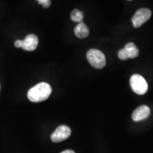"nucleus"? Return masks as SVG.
<instances>
[{"mask_svg":"<svg viewBox=\"0 0 153 153\" xmlns=\"http://www.w3.org/2000/svg\"><path fill=\"white\" fill-rule=\"evenodd\" d=\"M52 92V88L46 82H41L30 89L28 91L27 97L32 102H41L48 99Z\"/></svg>","mask_w":153,"mask_h":153,"instance_id":"f257e3e1","label":"nucleus"},{"mask_svg":"<svg viewBox=\"0 0 153 153\" xmlns=\"http://www.w3.org/2000/svg\"><path fill=\"white\" fill-rule=\"evenodd\" d=\"M87 58L90 65L97 69H102L106 66V60L104 53L99 50L90 49L87 53Z\"/></svg>","mask_w":153,"mask_h":153,"instance_id":"f03ea898","label":"nucleus"},{"mask_svg":"<svg viewBox=\"0 0 153 153\" xmlns=\"http://www.w3.org/2000/svg\"><path fill=\"white\" fill-rule=\"evenodd\" d=\"M130 85L131 89L137 94L143 95L148 91V82L144 77L140 74H135L131 76L130 79Z\"/></svg>","mask_w":153,"mask_h":153,"instance_id":"7ed1b4c3","label":"nucleus"},{"mask_svg":"<svg viewBox=\"0 0 153 153\" xmlns=\"http://www.w3.org/2000/svg\"><path fill=\"white\" fill-rule=\"evenodd\" d=\"M38 44V38L35 34H29L24 41L17 40L15 41L14 45L16 48H22L26 51H35Z\"/></svg>","mask_w":153,"mask_h":153,"instance_id":"20e7f679","label":"nucleus"},{"mask_svg":"<svg viewBox=\"0 0 153 153\" xmlns=\"http://www.w3.org/2000/svg\"><path fill=\"white\" fill-rule=\"evenodd\" d=\"M152 12L149 9L141 8L137 10L132 18V22L135 28H139L150 19Z\"/></svg>","mask_w":153,"mask_h":153,"instance_id":"39448f33","label":"nucleus"},{"mask_svg":"<svg viewBox=\"0 0 153 153\" xmlns=\"http://www.w3.org/2000/svg\"><path fill=\"white\" fill-rule=\"evenodd\" d=\"M71 135V130L65 125L60 126L51 135V140L54 143H60L65 140Z\"/></svg>","mask_w":153,"mask_h":153,"instance_id":"423d86ee","label":"nucleus"},{"mask_svg":"<svg viewBox=\"0 0 153 153\" xmlns=\"http://www.w3.org/2000/svg\"><path fill=\"white\" fill-rule=\"evenodd\" d=\"M150 109L148 106L143 105L140 106L134 111L132 114V118L134 121H140V120H144L150 116Z\"/></svg>","mask_w":153,"mask_h":153,"instance_id":"0eeeda50","label":"nucleus"},{"mask_svg":"<svg viewBox=\"0 0 153 153\" xmlns=\"http://www.w3.org/2000/svg\"><path fill=\"white\" fill-rule=\"evenodd\" d=\"M74 34L77 38H87L89 34V30L84 22L79 23L74 28Z\"/></svg>","mask_w":153,"mask_h":153,"instance_id":"6e6552de","label":"nucleus"},{"mask_svg":"<svg viewBox=\"0 0 153 153\" xmlns=\"http://www.w3.org/2000/svg\"><path fill=\"white\" fill-rule=\"evenodd\" d=\"M127 51L129 58H135L139 55V50L133 43H129L124 48Z\"/></svg>","mask_w":153,"mask_h":153,"instance_id":"1a4fd4ad","label":"nucleus"},{"mask_svg":"<svg viewBox=\"0 0 153 153\" xmlns=\"http://www.w3.org/2000/svg\"><path fill=\"white\" fill-rule=\"evenodd\" d=\"M70 17H71L72 22H78V23L83 22V19H84L83 13L77 9H74V10L72 11L71 16Z\"/></svg>","mask_w":153,"mask_h":153,"instance_id":"9d476101","label":"nucleus"},{"mask_svg":"<svg viewBox=\"0 0 153 153\" xmlns=\"http://www.w3.org/2000/svg\"><path fill=\"white\" fill-rule=\"evenodd\" d=\"M118 56L120 60H128V59H129V56L128 55L127 51H126V50L125 48L120 49V51H118Z\"/></svg>","mask_w":153,"mask_h":153,"instance_id":"9b49d317","label":"nucleus"},{"mask_svg":"<svg viewBox=\"0 0 153 153\" xmlns=\"http://www.w3.org/2000/svg\"><path fill=\"white\" fill-rule=\"evenodd\" d=\"M37 1L40 4H41L45 8H48L51 4V0H37Z\"/></svg>","mask_w":153,"mask_h":153,"instance_id":"f8f14e48","label":"nucleus"},{"mask_svg":"<svg viewBox=\"0 0 153 153\" xmlns=\"http://www.w3.org/2000/svg\"><path fill=\"white\" fill-rule=\"evenodd\" d=\"M61 153H75V152L72 150H67L63 151V152H62Z\"/></svg>","mask_w":153,"mask_h":153,"instance_id":"ddd939ff","label":"nucleus"},{"mask_svg":"<svg viewBox=\"0 0 153 153\" xmlns=\"http://www.w3.org/2000/svg\"><path fill=\"white\" fill-rule=\"evenodd\" d=\"M0 89H1V86H0Z\"/></svg>","mask_w":153,"mask_h":153,"instance_id":"4468645a","label":"nucleus"}]
</instances>
